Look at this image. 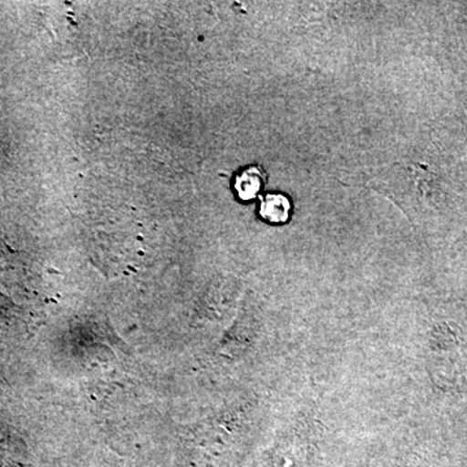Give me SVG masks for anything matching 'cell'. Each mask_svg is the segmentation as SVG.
Listing matches in <instances>:
<instances>
[{
    "label": "cell",
    "instance_id": "2",
    "mask_svg": "<svg viewBox=\"0 0 467 467\" xmlns=\"http://www.w3.org/2000/svg\"><path fill=\"white\" fill-rule=\"evenodd\" d=\"M266 175L263 169L252 167L245 169L236 177L235 190L242 201H252L259 195L265 186Z\"/></svg>",
    "mask_w": 467,
    "mask_h": 467
},
{
    "label": "cell",
    "instance_id": "1",
    "mask_svg": "<svg viewBox=\"0 0 467 467\" xmlns=\"http://www.w3.org/2000/svg\"><path fill=\"white\" fill-rule=\"evenodd\" d=\"M292 205L290 199L282 193H269L260 205V216L270 223H285L290 220Z\"/></svg>",
    "mask_w": 467,
    "mask_h": 467
}]
</instances>
